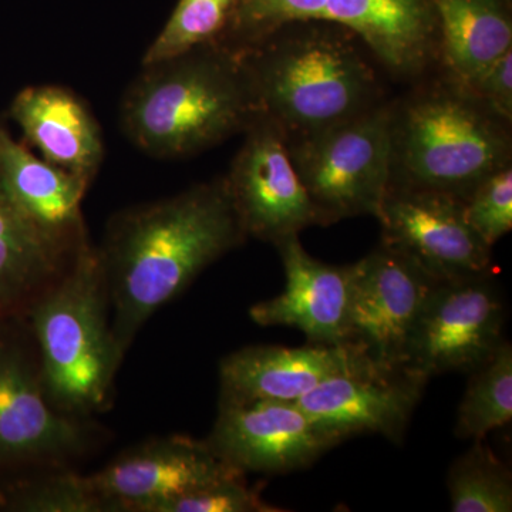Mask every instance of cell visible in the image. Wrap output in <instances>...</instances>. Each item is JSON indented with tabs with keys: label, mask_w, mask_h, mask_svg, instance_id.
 I'll use <instances>...</instances> for the list:
<instances>
[{
	"label": "cell",
	"mask_w": 512,
	"mask_h": 512,
	"mask_svg": "<svg viewBox=\"0 0 512 512\" xmlns=\"http://www.w3.org/2000/svg\"><path fill=\"white\" fill-rule=\"evenodd\" d=\"M247 238L225 177L114 215L97 251L121 355L158 309Z\"/></svg>",
	"instance_id": "obj_1"
},
{
	"label": "cell",
	"mask_w": 512,
	"mask_h": 512,
	"mask_svg": "<svg viewBox=\"0 0 512 512\" xmlns=\"http://www.w3.org/2000/svg\"><path fill=\"white\" fill-rule=\"evenodd\" d=\"M261 116L241 50L197 47L141 66L120 104V123L147 156H195L245 130Z\"/></svg>",
	"instance_id": "obj_2"
},
{
	"label": "cell",
	"mask_w": 512,
	"mask_h": 512,
	"mask_svg": "<svg viewBox=\"0 0 512 512\" xmlns=\"http://www.w3.org/2000/svg\"><path fill=\"white\" fill-rule=\"evenodd\" d=\"M360 46L365 45L340 26L292 22L237 49L261 116L289 141L380 104L375 69Z\"/></svg>",
	"instance_id": "obj_3"
},
{
	"label": "cell",
	"mask_w": 512,
	"mask_h": 512,
	"mask_svg": "<svg viewBox=\"0 0 512 512\" xmlns=\"http://www.w3.org/2000/svg\"><path fill=\"white\" fill-rule=\"evenodd\" d=\"M26 318L50 404L76 419L104 412L124 356L111 332L109 286L97 247L84 245Z\"/></svg>",
	"instance_id": "obj_4"
},
{
	"label": "cell",
	"mask_w": 512,
	"mask_h": 512,
	"mask_svg": "<svg viewBox=\"0 0 512 512\" xmlns=\"http://www.w3.org/2000/svg\"><path fill=\"white\" fill-rule=\"evenodd\" d=\"M507 124L453 84L392 107V181L464 200L510 164Z\"/></svg>",
	"instance_id": "obj_5"
},
{
	"label": "cell",
	"mask_w": 512,
	"mask_h": 512,
	"mask_svg": "<svg viewBox=\"0 0 512 512\" xmlns=\"http://www.w3.org/2000/svg\"><path fill=\"white\" fill-rule=\"evenodd\" d=\"M292 22L349 30L387 72L417 77L437 53L430 0H241L224 42L247 47Z\"/></svg>",
	"instance_id": "obj_6"
},
{
	"label": "cell",
	"mask_w": 512,
	"mask_h": 512,
	"mask_svg": "<svg viewBox=\"0 0 512 512\" xmlns=\"http://www.w3.org/2000/svg\"><path fill=\"white\" fill-rule=\"evenodd\" d=\"M286 143L318 225L377 217L392 181V107L377 104Z\"/></svg>",
	"instance_id": "obj_7"
},
{
	"label": "cell",
	"mask_w": 512,
	"mask_h": 512,
	"mask_svg": "<svg viewBox=\"0 0 512 512\" xmlns=\"http://www.w3.org/2000/svg\"><path fill=\"white\" fill-rule=\"evenodd\" d=\"M505 306L490 274L441 281L421 309L403 370L431 377L471 373L504 342Z\"/></svg>",
	"instance_id": "obj_8"
},
{
	"label": "cell",
	"mask_w": 512,
	"mask_h": 512,
	"mask_svg": "<svg viewBox=\"0 0 512 512\" xmlns=\"http://www.w3.org/2000/svg\"><path fill=\"white\" fill-rule=\"evenodd\" d=\"M437 281L409 256L380 245L356 262L346 343L382 370H403L410 336Z\"/></svg>",
	"instance_id": "obj_9"
},
{
	"label": "cell",
	"mask_w": 512,
	"mask_h": 512,
	"mask_svg": "<svg viewBox=\"0 0 512 512\" xmlns=\"http://www.w3.org/2000/svg\"><path fill=\"white\" fill-rule=\"evenodd\" d=\"M376 218L382 244L409 256L437 281L493 269V248L468 225L460 198L390 184Z\"/></svg>",
	"instance_id": "obj_10"
},
{
	"label": "cell",
	"mask_w": 512,
	"mask_h": 512,
	"mask_svg": "<svg viewBox=\"0 0 512 512\" xmlns=\"http://www.w3.org/2000/svg\"><path fill=\"white\" fill-rule=\"evenodd\" d=\"M244 133L225 181L247 237L278 245L318 225L284 133L264 116Z\"/></svg>",
	"instance_id": "obj_11"
},
{
	"label": "cell",
	"mask_w": 512,
	"mask_h": 512,
	"mask_svg": "<svg viewBox=\"0 0 512 512\" xmlns=\"http://www.w3.org/2000/svg\"><path fill=\"white\" fill-rule=\"evenodd\" d=\"M92 427L50 404L28 350L0 339V467L62 468L93 443Z\"/></svg>",
	"instance_id": "obj_12"
},
{
	"label": "cell",
	"mask_w": 512,
	"mask_h": 512,
	"mask_svg": "<svg viewBox=\"0 0 512 512\" xmlns=\"http://www.w3.org/2000/svg\"><path fill=\"white\" fill-rule=\"evenodd\" d=\"M205 443L215 456L242 474L303 470L339 444L298 404L284 400L220 404Z\"/></svg>",
	"instance_id": "obj_13"
},
{
	"label": "cell",
	"mask_w": 512,
	"mask_h": 512,
	"mask_svg": "<svg viewBox=\"0 0 512 512\" xmlns=\"http://www.w3.org/2000/svg\"><path fill=\"white\" fill-rule=\"evenodd\" d=\"M242 474L205 440L168 436L147 441L90 476L116 512H154L158 505L220 478Z\"/></svg>",
	"instance_id": "obj_14"
},
{
	"label": "cell",
	"mask_w": 512,
	"mask_h": 512,
	"mask_svg": "<svg viewBox=\"0 0 512 512\" xmlns=\"http://www.w3.org/2000/svg\"><path fill=\"white\" fill-rule=\"evenodd\" d=\"M427 383L406 370L367 367L330 377L295 403L339 444L365 433L402 443Z\"/></svg>",
	"instance_id": "obj_15"
},
{
	"label": "cell",
	"mask_w": 512,
	"mask_h": 512,
	"mask_svg": "<svg viewBox=\"0 0 512 512\" xmlns=\"http://www.w3.org/2000/svg\"><path fill=\"white\" fill-rule=\"evenodd\" d=\"M286 285L275 298L255 303L249 316L259 326H288L311 343L343 345L348 339L350 301L356 264L336 266L313 258L298 237L275 245Z\"/></svg>",
	"instance_id": "obj_16"
},
{
	"label": "cell",
	"mask_w": 512,
	"mask_h": 512,
	"mask_svg": "<svg viewBox=\"0 0 512 512\" xmlns=\"http://www.w3.org/2000/svg\"><path fill=\"white\" fill-rule=\"evenodd\" d=\"M373 366L348 343H311L299 348L248 346L220 365V404L258 400L296 402L333 376Z\"/></svg>",
	"instance_id": "obj_17"
},
{
	"label": "cell",
	"mask_w": 512,
	"mask_h": 512,
	"mask_svg": "<svg viewBox=\"0 0 512 512\" xmlns=\"http://www.w3.org/2000/svg\"><path fill=\"white\" fill-rule=\"evenodd\" d=\"M10 117L43 160L93 184L106 154L103 134L73 90L53 84L25 87L10 104Z\"/></svg>",
	"instance_id": "obj_18"
},
{
	"label": "cell",
	"mask_w": 512,
	"mask_h": 512,
	"mask_svg": "<svg viewBox=\"0 0 512 512\" xmlns=\"http://www.w3.org/2000/svg\"><path fill=\"white\" fill-rule=\"evenodd\" d=\"M0 177L10 197L37 227L56 237L86 241L82 204L89 185L36 157L0 123Z\"/></svg>",
	"instance_id": "obj_19"
},
{
	"label": "cell",
	"mask_w": 512,
	"mask_h": 512,
	"mask_svg": "<svg viewBox=\"0 0 512 512\" xmlns=\"http://www.w3.org/2000/svg\"><path fill=\"white\" fill-rule=\"evenodd\" d=\"M448 83L466 90L512 49L511 0H430Z\"/></svg>",
	"instance_id": "obj_20"
},
{
	"label": "cell",
	"mask_w": 512,
	"mask_h": 512,
	"mask_svg": "<svg viewBox=\"0 0 512 512\" xmlns=\"http://www.w3.org/2000/svg\"><path fill=\"white\" fill-rule=\"evenodd\" d=\"M468 375L454 431L460 440H483L512 419L511 343L505 339L483 365Z\"/></svg>",
	"instance_id": "obj_21"
},
{
	"label": "cell",
	"mask_w": 512,
	"mask_h": 512,
	"mask_svg": "<svg viewBox=\"0 0 512 512\" xmlns=\"http://www.w3.org/2000/svg\"><path fill=\"white\" fill-rule=\"evenodd\" d=\"M239 5L241 0H178L170 19L147 47L141 66L224 42Z\"/></svg>",
	"instance_id": "obj_22"
},
{
	"label": "cell",
	"mask_w": 512,
	"mask_h": 512,
	"mask_svg": "<svg viewBox=\"0 0 512 512\" xmlns=\"http://www.w3.org/2000/svg\"><path fill=\"white\" fill-rule=\"evenodd\" d=\"M447 487L454 512L512 511L511 471L483 440L451 464Z\"/></svg>",
	"instance_id": "obj_23"
},
{
	"label": "cell",
	"mask_w": 512,
	"mask_h": 512,
	"mask_svg": "<svg viewBox=\"0 0 512 512\" xmlns=\"http://www.w3.org/2000/svg\"><path fill=\"white\" fill-rule=\"evenodd\" d=\"M0 505L22 512H116L90 476L64 470L10 485L0 493Z\"/></svg>",
	"instance_id": "obj_24"
},
{
	"label": "cell",
	"mask_w": 512,
	"mask_h": 512,
	"mask_svg": "<svg viewBox=\"0 0 512 512\" xmlns=\"http://www.w3.org/2000/svg\"><path fill=\"white\" fill-rule=\"evenodd\" d=\"M464 217L491 248L512 228V168L488 175L463 200Z\"/></svg>",
	"instance_id": "obj_25"
},
{
	"label": "cell",
	"mask_w": 512,
	"mask_h": 512,
	"mask_svg": "<svg viewBox=\"0 0 512 512\" xmlns=\"http://www.w3.org/2000/svg\"><path fill=\"white\" fill-rule=\"evenodd\" d=\"M281 508L265 503L259 491L245 481V474H234L158 505L154 512H278Z\"/></svg>",
	"instance_id": "obj_26"
},
{
	"label": "cell",
	"mask_w": 512,
	"mask_h": 512,
	"mask_svg": "<svg viewBox=\"0 0 512 512\" xmlns=\"http://www.w3.org/2000/svg\"><path fill=\"white\" fill-rule=\"evenodd\" d=\"M495 119L510 124L512 120V49L495 60L466 90Z\"/></svg>",
	"instance_id": "obj_27"
}]
</instances>
